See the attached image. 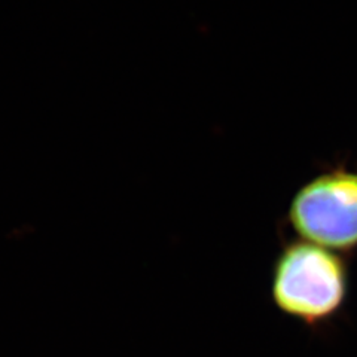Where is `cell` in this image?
Wrapping results in <instances>:
<instances>
[{
    "instance_id": "cell-1",
    "label": "cell",
    "mask_w": 357,
    "mask_h": 357,
    "mask_svg": "<svg viewBox=\"0 0 357 357\" xmlns=\"http://www.w3.org/2000/svg\"><path fill=\"white\" fill-rule=\"evenodd\" d=\"M349 295L347 264L310 241L290 243L274 268L273 298L287 316L308 326L332 319Z\"/></svg>"
},
{
    "instance_id": "cell-2",
    "label": "cell",
    "mask_w": 357,
    "mask_h": 357,
    "mask_svg": "<svg viewBox=\"0 0 357 357\" xmlns=\"http://www.w3.org/2000/svg\"><path fill=\"white\" fill-rule=\"evenodd\" d=\"M290 223L305 241L329 250L357 245V173L331 172L301 188L289 210Z\"/></svg>"
}]
</instances>
